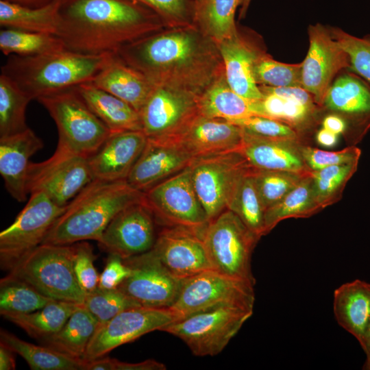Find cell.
<instances>
[{"mask_svg":"<svg viewBox=\"0 0 370 370\" xmlns=\"http://www.w3.org/2000/svg\"><path fill=\"white\" fill-rule=\"evenodd\" d=\"M0 49L5 56H33L66 49L55 34L3 28L0 31Z\"/></svg>","mask_w":370,"mask_h":370,"instance_id":"obj_37","label":"cell"},{"mask_svg":"<svg viewBox=\"0 0 370 370\" xmlns=\"http://www.w3.org/2000/svg\"><path fill=\"white\" fill-rule=\"evenodd\" d=\"M253 314V309L221 306L195 312L161 331L180 338L197 356L221 353Z\"/></svg>","mask_w":370,"mask_h":370,"instance_id":"obj_8","label":"cell"},{"mask_svg":"<svg viewBox=\"0 0 370 370\" xmlns=\"http://www.w3.org/2000/svg\"><path fill=\"white\" fill-rule=\"evenodd\" d=\"M177 138L195 158L239 151L243 131L227 120L199 114Z\"/></svg>","mask_w":370,"mask_h":370,"instance_id":"obj_22","label":"cell"},{"mask_svg":"<svg viewBox=\"0 0 370 370\" xmlns=\"http://www.w3.org/2000/svg\"><path fill=\"white\" fill-rule=\"evenodd\" d=\"M201 0H196V3H197L198 2H199Z\"/></svg>","mask_w":370,"mask_h":370,"instance_id":"obj_61","label":"cell"},{"mask_svg":"<svg viewBox=\"0 0 370 370\" xmlns=\"http://www.w3.org/2000/svg\"><path fill=\"white\" fill-rule=\"evenodd\" d=\"M156 219L144 199L121 210L105 229L100 246L123 260L151 249L157 238Z\"/></svg>","mask_w":370,"mask_h":370,"instance_id":"obj_17","label":"cell"},{"mask_svg":"<svg viewBox=\"0 0 370 370\" xmlns=\"http://www.w3.org/2000/svg\"><path fill=\"white\" fill-rule=\"evenodd\" d=\"M323 104L330 110L368 119H370V89L355 77L342 75L330 86Z\"/></svg>","mask_w":370,"mask_h":370,"instance_id":"obj_35","label":"cell"},{"mask_svg":"<svg viewBox=\"0 0 370 370\" xmlns=\"http://www.w3.org/2000/svg\"><path fill=\"white\" fill-rule=\"evenodd\" d=\"M334 314L338 323L363 344L370 322V283L355 280L334 292Z\"/></svg>","mask_w":370,"mask_h":370,"instance_id":"obj_27","label":"cell"},{"mask_svg":"<svg viewBox=\"0 0 370 370\" xmlns=\"http://www.w3.org/2000/svg\"><path fill=\"white\" fill-rule=\"evenodd\" d=\"M367 358L362 367V369L370 370V351L366 353Z\"/></svg>","mask_w":370,"mask_h":370,"instance_id":"obj_60","label":"cell"},{"mask_svg":"<svg viewBox=\"0 0 370 370\" xmlns=\"http://www.w3.org/2000/svg\"><path fill=\"white\" fill-rule=\"evenodd\" d=\"M147 141L142 130L111 132L100 148L88 158L93 180H126Z\"/></svg>","mask_w":370,"mask_h":370,"instance_id":"obj_21","label":"cell"},{"mask_svg":"<svg viewBox=\"0 0 370 370\" xmlns=\"http://www.w3.org/2000/svg\"><path fill=\"white\" fill-rule=\"evenodd\" d=\"M54 121L57 147L88 158L102 145L110 131L90 109L75 87L36 99Z\"/></svg>","mask_w":370,"mask_h":370,"instance_id":"obj_6","label":"cell"},{"mask_svg":"<svg viewBox=\"0 0 370 370\" xmlns=\"http://www.w3.org/2000/svg\"><path fill=\"white\" fill-rule=\"evenodd\" d=\"M301 151L305 162L310 170L358 162L361 155L360 149L355 146L335 151L302 146Z\"/></svg>","mask_w":370,"mask_h":370,"instance_id":"obj_49","label":"cell"},{"mask_svg":"<svg viewBox=\"0 0 370 370\" xmlns=\"http://www.w3.org/2000/svg\"><path fill=\"white\" fill-rule=\"evenodd\" d=\"M44 146L29 127L8 136L0 137V174L10 196L18 202L27 199L26 179L30 158Z\"/></svg>","mask_w":370,"mask_h":370,"instance_id":"obj_25","label":"cell"},{"mask_svg":"<svg viewBox=\"0 0 370 370\" xmlns=\"http://www.w3.org/2000/svg\"><path fill=\"white\" fill-rule=\"evenodd\" d=\"M217 45L223 62L225 75L230 88L250 101L261 100L264 95L255 82L254 67L264 52L238 30Z\"/></svg>","mask_w":370,"mask_h":370,"instance_id":"obj_24","label":"cell"},{"mask_svg":"<svg viewBox=\"0 0 370 370\" xmlns=\"http://www.w3.org/2000/svg\"><path fill=\"white\" fill-rule=\"evenodd\" d=\"M90 82L127 102L138 112L156 87L116 53Z\"/></svg>","mask_w":370,"mask_h":370,"instance_id":"obj_26","label":"cell"},{"mask_svg":"<svg viewBox=\"0 0 370 370\" xmlns=\"http://www.w3.org/2000/svg\"><path fill=\"white\" fill-rule=\"evenodd\" d=\"M259 239L227 209L209 222L203 235L212 269L252 286L251 256Z\"/></svg>","mask_w":370,"mask_h":370,"instance_id":"obj_7","label":"cell"},{"mask_svg":"<svg viewBox=\"0 0 370 370\" xmlns=\"http://www.w3.org/2000/svg\"><path fill=\"white\" fill-rule=\"evenodd\" d=\"M123 261L131 273L118 288L141 306L169 308L173 305L183 280L171 274L151 249Z\"/></svg>","mask_w":370,"mask_h":370,"instance_id":"obj_16","label":"cell"},{"mask_svg":"<svg viewBox=\"0 0 370 370\" xmlns=\"http://www.w3.org/2000/svg\"><path fill=\"white\" fill-rule=\"evenodd\" d=\"M73 267L77 280L86 294L98 287L99 275L94 265L96 256L91 245L84 241L73 244Z\"/></svg>","mask_w":370,"mask_h":370,"instance_id":"obj_48","label":"cell"},{"mask_svg":"<svg viewBox=\"0 0 370 370\" xmlns=\"http://www.w3.org/2000/svg\"><path fill=\"white\" fill-rule=\"evenodd\" d=\"M156 12L166 28L195 23L196 0H136Z\"/></svg>","mask_w":370,"mask_h":370,"instance_id":"obj_46","label":"cell"},{"mask_svg":"<svg viewBox=\"0 0 370 370\" xmlns=\"http://www.w3.org/2000/svg\"><path fill=\"white\" fill-rule=\"evenodd\" d=\"M75 88L90 109L110 132L143 131L139 112L127 102L91 82L79 84Z\"/></svg>","mask_w":370,"mask_h":370,"instance_id":"obj_28","label":"cell"},{"mask_svg":"<svg viewBox=\"0 0 370 370\" xmlns=\"http://www.w3.org/2000/svg\"><path fill=\"white\" fill-rule=\"evenodd\" d=\"M116 53L156 86L201 95L225 73L217 43L197 25L164 28Z\"/></svg>","mask_w":370,"mask_h":370,"instance_id":"obj_1","label":"cell"},{"mask_svg":"<svg viewBox=\"0 0 370 370\" xmlns=\"http://www.w3.org/2000/svg\"><path fill=\"white\" fill-rule=\"evenodd\" d=\"M365 353L370 351V322L367 328L363 344L361 345Z\"/></svg>","mask_w":370,"mask_h":370,"instance_id":"obj_58","label":"cell"},{"mask_svg":"<svg viewBox=\"0 0 370 370\" xmlns=\"http://www.w3.org/2000/svg\"><path fill=\"white\" fill-rule=\"evenodd\" d=\"M358 162L333 165L311 170L314 193L323 209L338 201L350 178L357 171Z\"/></svg>","mask_w":370,"mask_h":370,"instance_id":"obj_41","label":"cell"},{"mask_svg":"<svg viewBox=\"0 0 370 370\" xmlns=\"http://www.w3.org/2000/svg\"><path fill=\"white\" fill-rule=\"evenodd\" d=\"M113 53L91 55L63 49L33 56L12 55L1 73L32 100L37 99L90 82Z\"/></svg>","mask_w":370,"mask_h":370,"instance_id":"obj_4","label":"cell"},{"mask_svg":"<svg viewBox=\"0 0 370 370\" xmlns=\"http://www.w3.org/2000/svg\"><path fill=\"white\" fill-rule=\"evenodd\" d=\"M309 49L302 62L301 86L323 104L334 75L349 67L347 53L321 24L308 27Z\"/></svg>","mask_w":370,"mask_h":370,"instance_id":"obj_18","label":"cell"},{"mask_svg":"<svg viewBox=\"0 0 370 370\" xmlns=\"http://www.w3.org/2000/svg\"><path fill=\"white\" fill-rule=\"evenodd\" d=\"M0 342L19 354L33 370H86L87 362L70 357L44 345L26 342L1 330Z\"/></svg>","mask_w":370,"mask_h":370,"instance_id":"obj_32","label":"cell"},{"mask_svg":"<svg viewBox=\"0 0 370 370\" xmlns=\"http://www.w3.org/2000/svg\"><path fill=\"white\" fill-rule=\"evenodd\" d=\"M157 224L182 227L201 235L209 220L194 189L189 166L144 193Z\"/></svg>","mask_w":370,"mask_h":370,"instance_id":"obj_10","label":"cell"},{"mask_svg":"<svg viewBox=\"0 0 370 370\" xmlns=\"http://www.w3.org/2000/svg\"><path fill=\"white\" fill-rule=\"evenodd\" d=\"M298 138H267L243 132L239 151L249 167L259 170L308 173Z\"/></svg>","mask_w":370,"mask_h":370,"instance_id":"obj_23","label":"cell"},{"mask_svg":"<svg viewBox=\"0 0 370 370\" xmlns=\"http://www.w3.org/2000/svg\"><path fill=\"white\" fill-rule=\"evenodd\" d=\"M32 99L8 77L0 75V137L22 132L26 123V109Z\"/></svg>","mask_w":370,"mask_h":370,"instance_id":"obj_39","label":"cell"},{"mask_svg":"<svg viewBox=\"0 0 370 370\" xmlns=\"http://www.w3.org/2000/svg\"><path fill=\"white\" fill-rule=\"evenodd\" d=\"M15 352L3 343L0 342V369L12 370L15 369Z\"/></svg>","mask_w":370,"mask_h":370,"instance_id":"obj_54","label":"cell"},{"mask_svg":"<svg viewBox=\"0 0 370 370\" xmlns=\"http://www.w3.org/2000/svg\"><path fill=\"white\" fill-rule=\"evenodd\" d=\"M164 28L156 12L136 0H61L56 36L67 50L101 55Z\"/></svg>","mask_w":370,"mask_h":370,"instance_id":"obj_2","label":"cell"},{"mask_svg":"<svg viewBox=\"0 0 370 370\" xmlns=\"http://www.w3.org/2000/svg\"><path fill=\"white\" fill-rule=\"evenodd\" d=\"M98 325L96 319L82 304L58 332L39 341L70 357L83 359Z\"/></svg>","mask_w":370,"mask_h":370,"instance_id":"obj_30","label":"cell"},{"mask_svg":"<svg viewBox=\"0 0 370 370\" xmlns=\"http://www.w3.org/2000/svg\"><path fill=\"white\" fill-rule=\"evenodd\" d=\"M73 259V244L44 243L23 258L8 275L28 283L53 300L83 304L86 293L77 280Z\"/></svg>","mask_w":370,"mask_h":370,"instance_id":"obj_5","label":"cell"},{"mask_svg":"<svg viewBox=\"0 0 370 370\" xmlns=\"http://www.w3.org/2000/svg\"><path fill=\"white\" fill-rule=\"evenodd\" d=\"M331 34L348 55L352 69L370 83V36L359 38L340 29Z\"/></svg>","mask_w":370,"mask_h":370,"instance_id":"obj_47","label":"cell"},{"mask_svg":"<svg viewBox=\"0 0 370 370\" xmlns=\"http://www.w3.org/2000/svg\"><path fill=\"white\" fill-rule=\"evenodd\" d=\"M197 98L186 91L156 86L139 112L147 138H177L199 114Z\"/></svg>","mask_w":370,"mask_h":370,"instance_id":"obj_15","label":"cell"},{"mask_svg":"<svg viewBox=\"0 0 370 370\" xmlns=\"http://www.w3.org/2000/svg\"><path fill=\"white\" fill-rule=\"evenodd\" d=\"M193 156L177 138L148 139L127 182L145 193L190 166Z\"/></svg>","mask_w":370,"mask_h":370,"instance_id":"obj_20","label":"cell"},{"mask_svg":"<svg viewBox=\"0 0 370 370\" xmlns=\"http://www.w3.org/2000/svg\"><path fill=\"white\" fill-rule=\"evenodd\" d=\"M92 180L87 158L56 147L48 159L30 162L26 187L28 194L42 192L64 207Z\"/></svg>","mask_w":370,"mask_h":370,"instance_id":"obj_12","label":"cell"},{"mask_svg":"<svg viewBox=\"0 0 370 370\" xmlns=\"http://www.w3.org/2000/svg\"><path fill=\"white\" fill-rule=\"evenodd\" d=\"M83 306L103 324L123 310L141 306L119 288L105 289L97 287L85 295Z\"/></svg>","mask_w":370,"mask_h":370,"instance_id":"obj_44","label":"cell"},{"mask_svg":"<svg viewBox=\"0 0 370 370\" xmlns=\"http://www.w3.org/2000/svg\"><path fill=\"white\" fill-rule=\"evenodd\" d=\"M251 0H243L241 5V10L239 12V18H243L245 17L248 8L250 5Z\"/></svg>","mask_w":370,"mask_h":370,"instance_id":"obj_59","label":"cell"},{"mask_svg":"<svg viewBox=\"0 0 370 370\" xmlns=\"http://www.w3.org/2000/svg\"><path fill=\"white\" fill-rule=\"evenodd\" d=\"M201 115L234 121L256 116L254 101L235 92L223 73L197 98Z\"/></svg>","mask_w":370,"mask_h":370,"instance_id":"obj_29","label":"cell"},{"mask_svg":"<svg viewBox=\"0 0 370 370\" xmlns=\"http://www.w3.org/2000/svg\"><path fill=\"white\" fill-rule=\"evenodd\" d=\"M310 173L281 200L265 210V234L282 220L309 217L323 209L316 199Z\"/></svg>","mask_w":370,"mask_h":370,"instance_id":"obj_34","label":"cell"},{"mask_svg":"<svg viewBox=\"0 0 370 370\" xmlns=\"http://www.w3.org/2000/svg\"><path fill=\"white\" fill-rule=\"evenodd\" d=\"M259 238L265 234V209L254 183L251 167L241 177L227 206Z\"/></svg>","mask_w":370,"mask_h":370,"instance_id":"obj_38","label":"cell"},{"mask_svg":"<svg viewBox=\"0 0 370 370\" xmlns=\"http://www.w3.org/2000/svg\"><path fill=\"white\" fill-rule=\"evenodd\" d=\"M60 2L54 0L40 8H30L0 0V25L3 28L56 35Z\"/></svg>","mask_w":370,"mask_h":370,"instance_id":"obj_31","label":"cell"},{"mask_svg":"<svg viewBox=\"0 0 370 370\" xmlns=\"http://www.w3.org/2000/svg\"><path fill=\"white\" fill-rule=\"evenodd\" d=\"M243 0H201L197 3L195 24L217 43L238 32L235 14Z\"/></svg>","mask_w":370,"mask_h":370,"instance_id":"obj_36","label":"cell"},{"mask_svg":"<svg viewBox=\"0 0 370 370\" xmlns=\"http://www.w3.org/2000/svg\"><path fill=\"white\" fill-rule=\"evenodd\" d=\"M258 86L263 95H275L297 101L305 106L314 108V100L312 95L302 87H273L269 86Z\"/></svg>","mask_w":370,"mask_h":370,"instance_id":"obj_53","label":"cell"},{"mask_svg":"<svg viewBox=\"0 0 370 370\" xmlns=\"http://www.w3.org/2000/svg\"><path fill=\"white\" fill-rule=\"evenodd\" d=\"M53 299L32 285L7 275L0 281L1 314H26L39 310Z\"/></svg>","mask_w":370,"mask_h":370,"instance_id":"obj_40","label":"cell"},{"mask_svg":"<svg viewBox=\"0 0 370 370\" xmlns=\"http://www.w3.org/2000/svg\"><path fill=\"white\" fill-rule=\"evenodd\" d=\"M251 169L257 192L265 210L281 200L308 173Z\"/></svg>","mask_w":370,"mask_h":370,"instance_id":"obj_42","label":"cell"},{"mask_svg":"<svg viewBox=\"0 0 370 370\" xmlns=\"http://www.w3.org/2000/svg\"><path fill=\"white\" fill-rule=\"evenodd\" d=\"M301 71L302 62H280L263 52L255 62L254 77L258 86L302 87Z\"/></svg>","mask_w":370,"mask_h":370,"instance_id":"obj_43","label":"cell"},{"mask_svg":"<svg viewBox=\"0 0 370 370\" xmlns=\"http://www.w3.org/2000/svg\"><path fill=\"white\" fill-rule=\"evenodd\" d=\"M166 367L155 360L149 359L140 362H122L115 358L101 357L87 362L86 370H164Z\"/></svg>","mask_w":370,"mask_h":370,"instance_id":"obj_51","label":"cell"},{"mask_svg":"<svg viewBox=\"0 0 370 370\" xmlns=\"http://www.w3.org/2000/svg\"><path fill=\"white\" fill-rule=\"evenodd\" d=\"M182 319L169 308L138 306L122 311L108 321L99 325L87 347L86 362L105 356L123 344Z\"/></svg>","mask_w":370,"mask_h":370,"instance_id":"obj_14","label":"cell"},{"mask_svg":"<svg viewBox=\"0 0 370 370\" xmlns=\"http://www.w3.org/2000/svg\"><path fill=\"white\" fill-rule=\"evenodd\" d=\"M254 286L212 269L183 280L178 296L170 307L181 318L221 306L253 309Z\"/></svg>","mask_w":370,"mask_h":370,"instance_id":"obj_13","label":"cell"},{"mask_svg":"<svg viewBox=\"0 0 370 370\" xmlns=\"http://www.w3.org/2000/svg\"><path fill=\"white\" fill-rule=\"evenodd\" d=\"M164 267L184 280L212 269L203 235L182 227H163L151 249Z\"/></svg>","mask_w":370,"mask_h":370,"instance_id":"obj_19","label":"cell"},{"mask_svg":"<svg viewBox=\"0 0 370 370\" xmlns=\"http://www.w3.org/2000/svg\"><path fill=\"white\" fill-rule=\"evenodd\" d=\"M130 268L118 256L109 254L103 271L99 275L98 287L116 288L130 275Z\"/></svg>","mask_w":370,"mask_h":370,"instance_id":"obj_52","label":"cell"},{"mask_svg":"<svg viewBox=\"0 0 370 370\" xmlns=\"http://www.w3.org/2000/svg\"><path fill=\"white\" fill-rule=\"evenodd\" d=\"M338 134L323 127L317 132L316 139L320 145L325 147H332L338 143Z\"/></svg>","mask_w":370,"mask_h":370,"instance_id":"obj_56","label":"cell"},{"mask_svg":"<svg viewBox=\"0 0 370 370\" xmlns=\"http://www.w3.org/2000/svg\"><path fill=\"white\" fill-rule=\"evenodd\" d=\"M256 116L267 117L291 126L301 125L311 117L314 108L275 95H264L254 101Z\"/></svg>","mask_w":370,"mask_h":370,"instance_id":"obj_45","label":"cell"},{"mask_svg":"<svg viewBox=\"0 0 370 370\" xmlns=\"http://www.w3.org/2000/svg\"><path fill=\"white\" fill-rule=\"evenodd\" d=\"M66 206H58L42 192L30 194L13 223L0 233L1 268L10 271L42 245Z\"/></svg>","mask_w":370,"mask_h":370,"instance_id":"obj_9","label":"cell"},{"mask_svg":"<svg viewBox=\"0 0 370 370\" xmlns=\"http://www.w3.org/2000/svg\"><path fill=\"white\" fill-rule=\"evenodd\" d=\"M189 167L209 221L227 210L239 181L250 169L239 151L195 158Z\"/></svg>","mask_w":370,"mask_h":370,"instance_id":"obj_11","label":"cell"},{"mask_svg":"<svg viewBox=\"0 0 370 370\" xmlns=\"http://www.w3.org/2000/svg\"><path fill=\"white\" fill-rule=\"evenodd\" d=\"M143 199L144 193L127 180H93L66 205L42 244L73 245L88 240L99 243L108 225L121 210Z\"/></svg>","mask_w":370,"mask_h":370,"instance_id":"obj_3","label":"cell"},{"mask_svg":"<svg viewBox=\"0 0 370 370\" xmlns=\"http://www.w3.org/2000/svg\"><path fill=\"white\" fill-rule=\"evenodd\" d=\"M238 125L244 132L267 138H298L294 128L275 119L252 116L245 119L230 121Z\"/></svg>","mask_w":370,"mask_h":370,"instance_id":"obj_50","label":"cell"},{"mask_svg":"<svg viewBox=\"0 0 370 370\" xmlns=\"http://www.w3.org/2000/svg\"><path fill=\"white\" fill-rule=\"evenodd\" d=\"M323 127L336 134L343 133L346 127L344 120L334 114L327 116L323 121Z\"/></svg>","mask_w":370,"mask_h":370,"instance_id":"obj_55","label":"cell"},{"mask_svg":"<svg viewBox=\"0 0 370 370\" xmlns=\"http://www.w3.org/2000/svg\"><path fill=\"white\" fill-rule=\"evenodd\" d=\"M12 3L30 8H40L45 6L54 0H6Z\"/></svg>","mask_w":370,"mask_h":370,"instance_id":"obj_57","label":"cell"},{"mask_svg":"<svg viewBox=\"0 0 370 370\" xmlns=\"http://www.w3.org/2000/svg\"><path fill=\"white\" fill-rule=\"evenodd\" d=\"M79 305L53 300L30 313H6L1 316L39 341L58 332Z\"/></svg>","mask_w":370,"mask_h":370,"instance_id":"obj_33","label":"cell"}]
</instances>
